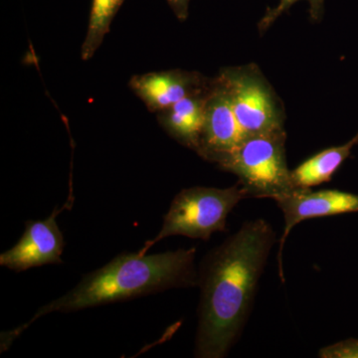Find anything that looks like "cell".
<instances>
[{"label":"cell","mask_w":358,"mask_h":358,"mask_svg":"<svg viewBox=\"0 0 358 358\" xmlns=\"http://www.w3.org/2000/svg\"><path fill=\"white\" fill-rule=\"evenodd\" d=\"M320 358H358V338H348L334 345L324 346L319 352Z\"/></svg>","instance_id":"obj_14"},{"label":"cell","mask_w":358,"mask_h":358,"mask_svg":"<svg viewBox=\"0 0 358 358\" xmlns=\"http://www.w3.org/2000/svg\"><path fill=\"white\" fill-rule=\"evenodd\" d=\"M219 75L245 136L285 131L284 103L255 63L224 67Z\"/></svg>","instance_id":"obj_5"},{"label":"cell","mask_w":358,"mask_h":358,"mask_svg":"<svg viewBox=\"0 0 358 358\" xmlns=\"http://www.w3.org/2000/svg\"><path fill=\"white\" fill-rule=\"evenodd\" d=\"M301 0H279V3L273 8H267L262 20L259 21L258 29L261 35L265 34L271 26L279 20L280 16L288 13L296 2ZM308 2V14L313 22H320L324 18V0H306Z\"/></svg>","instance_id":"obj_13"},{"label":"cell","mask_w":358,"mask_h":358,"mask_svg":"<svg viewBox=\"0 0 358 358\" xmlns=\"http://www.w3.org/2000/svg\"><path fill=\"white\" fill-rule=\"evenodd\" d=\"M245 199L248 195L239 182L227 188H185L171 201L157 236L145 242L138 252L148 254L155 244L171 236L208 241L214 233L227 231L228 216Z\"/></svg>","instance_id":"obj_3"},{"label":"cell","mask_w":358,"mask_h":358,"mask_svg":"<svg viewBox=\"0 0 358 358\" xmlns=\"http://www.w3.org/2000/svg\"><path fill=\"white\" fill-rule=\"evenodd\" d=\"M174 15L181 22L187 20L189 16V3L190 0H166Z\"/></svg>","instance_id":"obj_15"},{"label":"cell","mask_w":358,"mask_h":358,"mask_svg":"<svg viewBox=\"0 0 358 358\" xmlns=\"http://www.w3.org/2000/svg\"><path fill=\"white\" fill-rule=\"evenodd\" d=\"M72 203L67 201L62 208L55 207L44 220L26 221L24 233L17 243L0 255V266L20 273L44 265L62 264L65 240L56 219Z\"/></svg>","instance_id":"obj_7"},{"label":"cell","mask_w":358,"mask_h":358,"mask_svg":"<svg viewBox=\"0 0 358 358\" xmlns=\"http://www.w3.org/2000/svg\"><path fill=\"white\" fill-rule=\"evenodd\" d=\"M275 235L268 221H248L201 261L195 357H225L241 336Z\"/></svg>","instance_id":"obj_1"},{"label":"cell","mask_w":358,"mask_h":358,"mask_svg":"<svg viewBox=\"0 0 358 358\" xmlns=\"http://www.w3.org/2000/svg\"><path fill=\"white\" fill-rule=\"evenodd\" d=\"M208 86L157 114V121L164 131L181 145L195 152H199L203 131Z\"/></svg>","instance_id":"obj_10"},{"label":"cell","mask_w":358,"mask_h":358,"mask_svg":"<svg viewBox=\"0 0 358 358\" xmlns=\"http://www.w3.org/2000/svg\"><path fill=\"white\" fill-rule=\"evenodd\" d=\"M195 257L194 247L152 255L121 253L103 267L85 275L68 293L40 308L24 324L1 333V352L8 350L33 322L50 313L79 312L167 289L199 287Z\"/></svg>","instance_id":"obj_2"},{"label":"cell","mask_w":358,"mask_h":358,"mask_svg":"<svg viewBox=\"0 0 358 358\" xmlns=\"http://www.w3.org/2000/svg\"><path fill=\"white\" fill-rule=\"evenodd\" d=\"M284 215V229L279 240V275L286 282L282 267V251L289 233L298 224L310 219L329 217L358 212V194L336 189L296 190L274 199Z\"/></svg>","instance_id":"obj_8"},{"label":"cell","mask_w":358,"mask_h":358,"mask_svg":"<svg viewBox=\"0 0 358 358\" xmlns=\"http://www.w3.org/2000/svg\"><path fill=\"white\" fill-rule=\"evenodd\" d=\"M246 138L237 121L229 92L220 75L211 78L205 103L200 157L217 164Z\"/></svg>","instance_id":"obj_6"},{"label":"cell","mask_w":358,"mask_h":358,"mask_svg":"<svg viewBox=\"0 0 358 358\" xmlns=\"http://www.w3.org/2000/svg\"><path fill=\"white\" fill-rule=\"evenodd\" d=\"M126 0H92L88 30L81 48V58L88 61L94 57L102 45L110 24Z\"/></svg>","instance_id":"obj_12"},{"label":"cell","mask_w":358,"mask_h":358,"mask_svg":"<svg viewBox=\"0 0 358 358\" xmlns=\"http://www.w3.org/2000/svg\"><path fill=\"white\" fill-rule=\"evenodd\" d=\"M210 78L196 71L173 69L134 75L129 88L155 114L171 108L186 96L207 88Z\"/></svg>","instance_id":"obj_9"},{"label":"cell","mask_w":358,"mask_h":358,"mask_svg":"<svg viewBox=\"0 0 358 358\" xmlns=\"http://www.w3.org/2000/svg\"><path fill=\"white\" fill-rule=\"evenodd\" d=\"M286 131L245 138L216 166L236 176L248 197L271 199L296 192L286 155Z\"/></svg>","instance_id":"obj_4"},{"label":"cell","mask_w":358,"mask_h":358,"mask_svg":"<svg viewBox=\"0 0 358 358\" xmlns=\"http://www.w3.org/2000/svg\"><path fill=\"white\" fill-rule=\"evenodd\" d=\"M358 145V131L348 143L331 147L313 155L291 171L292 181L296 189H310L329 182L343 162Z\"/></svg>","instance_id":"obj_11"}]
</instances>
